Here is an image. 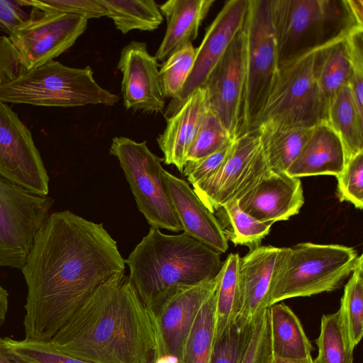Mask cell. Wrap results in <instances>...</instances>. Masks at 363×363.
<instances>
[{"instance_id":"cell-46","label":"cell","mask_w":363,"mask_h":363,"mask_svg":"<svg viewBox=\"0 0 363 363\" xmlns=\"http://www.w3.org/2000/svg\"><path fill=\"white\" fill-rule=\"evenodd\" d=\"M9 307V293L0 286V327L4 324Z\"/></svg>"},{"instance_id":"cell-28","label":"cell","mask_w":363,"mask_h":363,"mask_svg":"<svg viewBox=\"0 0 363 363\" xmlns=\"http://www.w3.org/2000/svg\"><path fill=\"white\" fill-rule=\"evenodd\" d=\"M240 261L238 253L229 254L218 273L213 341L235 324L242 308Z\"/></svg>"},{"instance_id":"cell-40","label":"cell","mask_w":363,"mask_h":363,"mask_svg":"<svg viewBox=\"0 0 363 363\" xmlns=\"http://www.w3.org/2000/svg\"><path fill=\"white\" fill-rule=\"evenodd\" d=\"M250 324L244 327L234 324L214 340L209 363H240Z\"/></svg>"},{"instance_id":"cell-23","label":"cell","mask_w":363,"mask_h":363,"mask_svg":"<svg viewBox=\"0 0 363 363\" xmlns=\"http://www.w3.org/2000/svg\"><path fill=\"white\" fill-rule=\"evenodd\" d=\"M214 0H169L159 6L167 28L155 57L165 61L172 54L192 43Z\"/></svg>"},{"instance_id":"cell-33","label":"cell","mask_w":363,"mask_h":363,"mask_svg":"<svg viewBox=\"0 0 363 363\" xmlns=\"http://www.w3.org/2000/svg\"><path fill=\"white\" fill-rule=\"evenodd\" d=\"M344 288L340 310L350 338L355 347L363 335V256L351 273Z\"/></svg>"},{"instance_id":"cell-16","label":"cell","mask_w":363,"mask_h":363,"mask_svg":"<svg viewBox=\"0 0 363 363\" xmlns=\"http://www.w3.org/2000/svg\"><path fill=\"white\" fill-rule=\"evenodd\" d=\"M248 3L249 0L225 2L196 48L193 69L182 89L165 107L163 113L165 118L177 113L194 91L203 87L228 45L243 28Z\"/></svg>"},{"instance_id":"cell-43","label":"cell","mask_w":363,"mask_h":363,"mask_svg":"<svg viewBox=\"0 0 363 363\" xmlns=\"http://www.w3.org/2000/svg\"><path fill=\"white\" fill-rule=\"evenodd\" d=\"M21 6L18 0H0V30L9 34L28 18Z\"/></svg>"},{"instance_id":"cell-17","label":"cell","mask_w":363,"mask_h":363,"mask_svg":"<svg viewBox=\"0 0 363 363\" xmlns=\"http://www.w3.org/2000/svg\"><path fill=\"white\" fill-rule=\"evenodd\" d=\"M117 68L122 74L121 94L126 109L164 113L159 65L145 43L131 41L121 50Z\"/></svg>"},{"instance_id":"cell-2","label":"cell","mask_w":363,"mask_h":363,"mask_svg":"<svg viewBox=\"0 0 363 363\" xmlns=\"http://www.w3.org/2000/svg\"><path fill=\"white\" fill-rule=\"evenodd\" d=\"M50 342L88 363H147L156 347L152 315L125 273L100 285Z\"/></svg>"},{"instance_id":"cell-6","label":"cell","mask_w":363,"mask_h":363,"mask_svg":"<svg viewBox=\"0 0 363 363\" xmlns=\"http://www.w3.org/2000/svg\"><path fill=\"white\" fill-rule=\"evenodd\" d=\"M88 20L67 13H33L8 36H0V85L39 67L70 48Z\"/></svg>"},{"instance_id":"cell-31","label":"cell","mask_w":363,"mask_h":363,"mask_svg":"<svg viewBox=\"0 0 363 363\" xmlns=\"http://www.w3.org/2000/svg\"><path fill=\"white\" fill-rule=\"evenodd\" d=\"M318 352L313 363H354V349L340 308L323 315L319 336L315 340Z\"/></svg>"},{"instance_id":"cell-39","label":"cell","mask_w":363,"mask_h":363,"mask_svg":"<svg viewBox=\"0 0 363 363\" xmlns=\"http://www.w3.org/2000/svg\"><path fill=\"white\" fill-rule=\"evenodd\" d=\"M337 192L340 201H348L355 208L363 207V151L345 164L343 170L336 176Z\"/></svg>"},{"instance_id":"cell-9","label":"cell","mask_w":363,"mask_h":363,"mask_svg":"<svg viewBox=\"0 0 363 363\" xmlns=\"http://www.w3.org/2000/svg\"><path fill=\"white\" fill-rule=\"evenodd\" d=\"M109 151L118 159L138 210L150 227L182 230L163 179V159L149 150L146 141L124 136L113 138Z\"/></svg>"},{"instance_id":"cell-24","label":"cell","mask_w":363,"mask_h":363,"mask_svg":"<svg viewBox=\"0 0 363 363\" xmlns=\"http://www.w3.org/2000/svg\"><path fill=\"white\" fill-rule=\"evenodd\" d=\"M257 130L261 148L269 169L285 172L301 153L313 128L265 121L259 124Z\"/></svg>"},{"instance_id":"cell-45","label":"cell","mask_w":363,"mask_h":363,"mask_svg":"<svg viewBox=\"0 0 363 363\" xmlns=\"http://www.w3.org/2000/svg\"><path fill=\"white\" fill-rule=\"evenodd\" d=\"M350 9L357 24L363 27V1L347 0Z\"/></svg>"},{"instance_id":"cell-22","label":"cell","mask_w":363,"mask_h":363,"mask_svg":"<svg viewBox=\"0 0 363 363\" xmlns=\"http://www.w3.org/2000/svg\"><path fill=\"white\" fill-rule=\"evenodd\" d=\"M346 164L345 153L337 134L326 123L313 128L299 155L286 170L290 177L338 175Z\"/></svg>"},{"instance_id":"cell-47","label":"cell","mask_w":363,"mask_h":363,"mask_svg":"<svg viewBox=\"0 0 363 363\" xmlns=\"http://www.w3.org/2000/svg\"><path fill=\"white\" fill-rule=\"evenodd\" d=\"M269 363H313V360L311 356L306 359H300L272 357Z\"/></svg>"},{"instance_id":"cell-14","label":"cell","mask_w":363,"mask_h":363,"mask_svg":"<svg viewBox=\"0 0 363 363\" xmlns=\"http://www.w3.org/2000/svg\"><path fill=\"white\" fill-rule=\"evenodd\" d=\"M213 279L179 290L151 312L156 347L155 363H179L186 340L202 305L216 289Z\"/></svg>"},{"instance_id":"cell-37","label":"cell","mask_w":363,"mask_h":363,"mask_svg":"<svg viewBox=\"0 0 363 363\" xmlns=\"http://www.w3.org/2000/svg\"><path fill=\"white\" fill-rule=\"evenodd\" d=\"M272 358L267 308L250 322L240 363H269Z\"/></svg>"},{"instance_id":"cell-32","label":"cell","mask_w":363,"mask_h":363,"mask_svg":"<svg viewBox=\"0 0 363 363\" xmlns=\"http://www.w3.org/2000/svg\"><path fill=\"white\" fill-rule=\"evenodd\" d=\"M216 291L217 286L200 308L179 363H209L214 339Z\"/></svg>"},{"instance_id":"cell-21","label":"cell","mask_w":363,"mask_h":363,"mask_svg":"<svg viewBox=\"0 0 363 363\" xmlns=\"http://www.w3.org/2000/svg\"><path fill=\"white\" fill-rule=\"evenodd\" d=\"M208 109L206 90L199 88L177 113L166 118V127L157 138L165 164H173L183 172L188 152Z\"/></svg>"},{"instance_id":"cell-35","label":"cell","mask_w":363,"mask_h":363,"mask_svg":"<svg viewBox=\"0 0 363 363\" xmlns=\"http://www.w3.org/2000/svg\"><path fill=\"white\" fill-rule=\"evenodd\" d=\"M196 48L188 43L172 54L160 69L165 98L174 99L182 89L194 64Z\"/></svg>"},{"instance_id":"cell-36","label":"cell","mask_w":363,"mask_h":363,"mask_svg":"<svg viewBox=\"0 0 363 363\" xmlns=\"http://www.w3.org/2000/svg\"><path fill=\"white\" fill-rule=\"evenodd\" d=\"M4 340L12 354L26 363H88L60 351L50 341Z\"/></svg>"},{"instance_id":"cell-11","label":"cell","mask_w":363,"mask_h":363,"mask_svg":"<svg viewBox=\"0 0 363 363\" xmlns=\"http://www.w3.org/2000/svg\"><path fill=\"white\" fill-rule=\"evenodd\" d=\"M53 199L0 178V266L21 269Z\"/></svg>"},{"instance_id":"cell-26","label":"cell","mask_w":363,"mask_h":363,"mask_svg":"<svg viewBox=\"0 0 363 363\" xmlns=\"http://www.w3.org/2000/svg\"><path fill=\"white\" fill-rule=\"evenodd\" d=\"M346 38L321 48L314 53V75L327 108L338 91L349 85L351 65Z\"/></svg>"},{"instance_id":"cell-7","label":"cell","mask_w":363,"mask_h":363,"mask_svg":"<svg viewBox=\"0 0 363 363\" xmlns=\"http://www.w3.org/2000/svg\"><path fill=\"white\" fill-rule=\"evenodd\" d=\"M0 100L48 107L113 106L119 97L101 86L89 66L70 67L52 60L0 85Z\"/></svg>"},{"instance_id":"cell-18","label":"cell","mask_w":363,"mask_h":363,"mask_svg":"<svg viewBox=\"0 0 363 363\" xmlns=\"http://www.w3.org/2000/svg\"><path fill=\"white\" fill-rule=\"evenodd\" d=\"M240 208L263 223L288 220L304 203L301 182L285 172H268L238 199Z\"/></svg>"},{"instance_id":"cell-29","label":"cell","mask_w":363,"mask_h":363,"mask_svg":"<svg viewBox=\"0 0 363 363\" xmlns=\"http://www.w3.org/2000/svg\"><path fill=\"white\" fill-rule=\"evenodd\" d=\"M96 1L123 34L133 30L152 31L163 21L159 6L153 0Z\"/></svg>"},{"instance_id":"cell-8","label":"cell","mask_w":363,"mask_h":363,"mask_svg":"<svg viewBox=\"0 0 363 363\" xmlns=\"http://www.w3.org/2000/svg\"><path fill=\"white\" fill-rule=\"evenodd\" d=\"M243 30L245 77L240 135L257 128L279 72L271 0H249Z\"/></svg>"},{"instance_id":"cell-10","label":"cell","mask_w":363,"mask_h":363,"mask_svg":"<svg viewBox=\"0 0 363 363\" xmlns=\"http://www.w3.org/2000/svg\"><path fill=\"white\" fill-rule=\"evenodd\" d=\"M314 53L279 67L259 124L313 128L326 122L327 105L314 75Z\"/></svg>"},{"instance_id":"cell-27","label":"cell","mask_w":363,"mask_h":363,"mask_svg":"<svg viewBox=\"0 0 363 363\" xmlns=\"http://www.w3.org/2000/svg\"><path fill=\"white\" fill-rule=\"evenodd\" d=\"M326 123L342 141L346 163L363 151V117L357 111L349 85L341 88L329 102Z\"/></svg>"},{"instance_id":"cell-44","label":"cell","mask_w":363,"mask_h":363,"mask_svg":"<svg viewBox=\"0 0 363 363\" xmlns=\"http://www.w3.org/2000/svg\"><path fill=\"white\" fill-rule=\"evenodd\" d=\"M0 363H26L19 359L9 349L4 338L0 337Z\"/></svg>"},{"instance_id":"cell-34","label":"cell","mask_w":363,"mask_h":363,"mask_svg":"<svg viewBox=\"0 0 363 363\" xmlns=\"http://www.w3.org/2000/svg\"><path fill=\"white\" fill-rule=\"evenodd\" d=\"M234 140L216 114L208 108L189 148L186 162L201 160Z\"/></svg>"},{"instance_id":"cell-5","label":"cell","mask_w":363,"mask_h":363,"mask_svg":"<svg viewBox=\"0 0 363 363\" xmlns=\"http://www.w3.org/2000/svg\"><path fill=\"white\" fill-rule=\"evenodd\" d=\"M359 256L350 247L301 242L280 247L267 307L296 297L337 289L352 272Z\"/></svg>"},{"instance_id":"cell-42","label":"cell","mask_w":363,"mask_h":363,"mask_svg":"<svg viewBox=\"0 0 363 363\" xmlns=\"http://www.w3.org/2000/svg\"><path fill=\"white\" fill-rule=\"evenodd\" d=\"M234 141L213 154L195 162H186L183 174L192 185L199 184L214 175L230 155Z\"/></svg>"},{"instance_id":"cell-1","label":"cell","mask_w":363,"mask_h":363,"mask_svg":"<svg viewBox=\"0 0 363 363\" xmlns=\"http://www.w3.org/2000/svg\"><path fill=\"white\" fill-rule=\"evenodd\" d=\"M104 228L69 211L50 213L21 269L27 285L25 339L50 341L102 284L125 273Z\"/></svg>"},{"instance_id":"cell-38","label":"cell","mask_w":363,"mask_h":363,"mask_svg":"<svg viewBox=\"0 0 363 363\" xmlns=\"http://www.w3.org/2000/svg\"><path fill=\"white\" fill-rule=\"evenodd\" d=\"M23 6H30L43 13H67L89 20L106 16L104 9L96 0H18Z\"/></svg>"},{"instance_id":"cell-20","label":"cell","mask_w":363,"mask_h":363,"mask_svg":"<svg viewBox=\"0 0 363 363\" xmlns=\"http://www.w3.org/2000/svg\"><path fill=\"white\" fill-rule=\"evenodd\" d=\"M280 247L258 246L240 261L242 308L235 324L244 327L267 308V297L276 271Z\"/></svg>"},{"instance_id":"cell-41","label":"cell","mask_w":363,"mask_h":363,"mask_svg":"<svg viewBox=\"0 0 363 363\" xmlns=\"http://www.w3.org/2000/svg\"><path fill=\"white\" fill-rule=\"evenodd\" d=\"M346 40L351 65L349 86L357 111L363 117V28H355Z\"/></svg>"},{"instance_id":"cell-3","label":"cell","mask_w":363,"mask_h":363,"mask_svg":"<svg viewBox=\"0 0 363 363\" xmlns=\"http://www.w3.org/2000/svg\"><path fill=\"white\" fill-rule=\"evenodd\" d=\"M125 263L150 312L179 290L214 279L223 265L219 252L185 233L167 235L151 227Z\"/></svg>"},{"instance_id":"cell-15","label":"cell","mask_w":363,"mask_h":363,"mask_svg":"<svg viewBox=\"0 0 363 363\" xmlns=\"http://www.w3.org/2000/svg\"><path fill=\"white\" fill-rule=\"evenodd\" d=\"M245 77V38L243 28L236 34L203 88L208 108L235 140L240 133Z\"/></svg>"},{"instance_id":"cell-48","label":"cell","mask_w":363,"mask_h":363,"mask_svg":"<svg viewBox=\"0 0 363 363\" xmlns=\"http://www.w3.org/2000/svg\"><path fill=\"white\" fill-rule=\"evenodd\" d=\"M154 361H155V352L151 356V357L150 358V359L147 361V363H154Z\"/></svg>"},{"instance_id":"cell-25","label":"cell","mask_w":363,"mask_h":363,"mask_svg":"<svg viewBox=\"0 0 363 363\" xmlns=\"http://www.w3.org/2000/svg\"><path fill=\"white\" fill-rule=\"evenodd\" d=\"M272 357L300 359L311 356L314 350L301 321L284 303L269 308Z\"/></svg>"},{"instance_id":"cell-13","label":"cell","mask_w":363,"mask_h":363,"mask_svg":"<svg viewBox=\"0 0 363 363\" xmlns=\"http://www.w3.org/2000/svg\"><path fill=\"white\" fill-rule=\"evenodd\" d=\"M0 178L31 194L48 196L50 178L32 133L1 100Z\"/></svg>"},{"instance_id":"cell-19","label":"cell","mask_w":363,"mask_h":363,"mask_svg":"<svg viewBox=\"0 0 363 363\" xmlns=\"http://www.w3.org/2000/svg\"><path fill=\"white\" fill-rule=\"evenodd\" d=\"M163 179L184 233L220 254L225 253L228 249V239L219 221L189 183L165 169Z\"/></svg>"},{"instance_id":"cell-12","label":"cell","mask_w":363,"mask_h":363,"mask_svg":"<svg viewBox=\"0 0 363 363\" xmlns=\"http://www.w3.org/2000/svg\"><path fill=\"white\" fill-rule=\"evenodd\" d=\"M271 171L261 148L257 128L240 135L220 169L193 189L208 209L214 213L238 199Z\"/></svg>"},{"instance_id":"cell-30","label":"cell","mask_w":363,"mask_h":363,"mask_svg":"<svg viewBox=\"0 0 363 363\" xmlns=\"http://www.w3.org/2000/svg\"><path fill=\"white\" fill-rule=\"evenodd\" d=\"M226 238L235 245L251 249L260 246L269 233L273 223L257 220L239 206L238 200H232L220 207L214 213Z\"/></svg>"},{"instance_id":"cell-4","label":"cell","mask_w":363,"mask_h":363,"mask_svg":"<svg viewBox=\"0 0 363 363\" xmlns=\"http://www.w3.org/2000/svg\"><path fill=\"white\" fill-rule=\"evenodd\" d=\"M271 17L279 67L362 27L347 0H271Z\"/></svg>"}]
</instances>
